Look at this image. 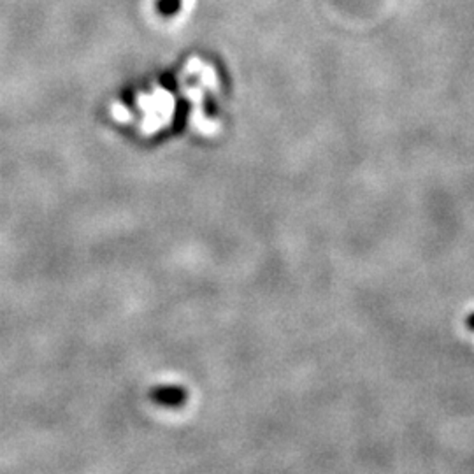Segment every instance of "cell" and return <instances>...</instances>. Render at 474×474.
<instances>
[{"instance_id":"cell-1","label":"cell","mask_w":474,"mask_h":474,"mask_svg":"<svg viewBox=\"0 0 474 474\" xmlns=\"http://www.w3.org/2000/svg\"><path fill=\"white\" fill-rule=\"evenodd\" d=\"M467 327H469L471 330H474V313L469 315V318H467Z\"/></svg>"}]
</instances>
